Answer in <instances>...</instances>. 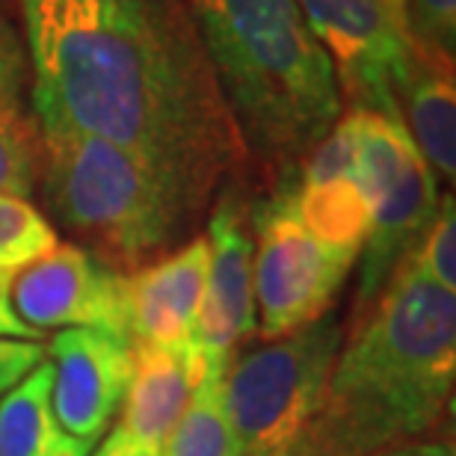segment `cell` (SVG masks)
Listing matches in <instances>:
<instances>
[{
  "instance_id": "1",
  "label": "cell",
  "mask_w": 456,
  "mask_h": 456,
  "mask_svg": "<svg viewBox=\"0 0 456 456\" xmlns=\"http://www.w3.org/2000/svg\"><path fill=\"white\" fill-rule=\"evenodd\" d=\"M36 122L98 136L211 205L249 158L187 0H18Z\"/></svg>"
},
{
  "instance_id": "2",
  "label": "cell",
  "mask_w": 456,
  "mask_h": 456,
  "mask_svg": "<svg viewBox=\"0 0 456 456\" xmlns=\"http://www.w3.org/2000/svg\"><path fill=\"white\" fill-rule=\"evenodd\" d=\"M456 377V290L400 264L344 330L321 406L281 456H373L421 442L448 415Z\"/></svg>"
},
{
  "instance_id": "3",
  "label": "cell",
  "mask_w": 456,
  "mask_h": 456,
  "mask_svg": "<svg viewBox=\"0 0 456 456\" xmlns=\"http://www.w3.org/2000/svg\"><path fill=\"white\" fill-rule=\"evenodd\" d=\"M252 163L297 169L341 116L335 66L297 0H187Z\"/></svg>"
},
{
  "instance_id": "4",
  "label": "cell",
  "mask_w": 456,
  "mask_h": 456,
  "mask_svg": "<svg viewBox=\"0 0 456 456\" xmlns=\"http://www.w3.org/2000/svg\"><path fill=\"white\" fill-rule=\"evenodd\" d=\"M42 140L39 187L48 214L75 246L122 276L196 237L211 208L184 181L122 145L57 127H42Z\"/></svg>"
},
{
  "instance_id": "5",
  "label": "cell",
  "mask_w": 456,
  "mask_h": 456,
  "mask_svg": "<svg viewBox=\"0 0 456 456\" xmlns=\"http://www.w3.org/2000/svg\"><path fill=\"white\" fill-rule=\"evenodd\" d=\"M344 344V321L326 314L305 330L234 355L223 373V406L240 456H281L321 406Z\"/></svg>"
},
{
  "instance_id": "6",
  "label": "cell",
  "mask_w": 456,
  "mask_h": 456,
  "mask_svg": "<svg viewBox=\"0 0 456 456\" xmlns=\"http://www.w3.org/2000/svg\"><path fill=\"white\" fill-rule=\"evenodd\" d=\"M359 113V181L370 205V232L344 330L370 312L395 270L424 237L442 199L439 178L403 122L362 107Z\"/></svg>"
},
{
  "instance_id": "7",
  "label": "cell",
  "mask_w": 456,
  "mask_h": 456,
  "mask_svg": "<svg viewBox=\"0 0 456 456\" xmlns=\"http://www.w3.org/2000/svg\"><path fill=\"white\" fill-rule=\"evenodd\" d=\"M252 290L261 341H276L332 314L353 261L321 246L294 211L290 187L249 208Z\"/></svg>"
},
{
  "instance_id": "8",
  "label": "cell",
  "mask_w": 456,
  "mask_h": 456,
  "mask_svg": "<svg viewBox=\"0 0 456 456\" xmlns=\"http://www.w3.org/2000/svg\"><path fill=\"white\" fill-rule=\"evenodd\" d=\"M297 6L353 107L400 118L397 93L415 57L403 0H297Z\"/></svg>"
},
{
  "instance_id": "9",
  "label": "cell",
  "mask_w": 456,
  "mask_h": 456,
  "mask_svg": "<svg viewBox=\"0 0 456 456\" xmlns=\"http://www.w3.org/2000/svg\"><path fill=\"white\" fill-rule=\"evenodd\" d=\"M6 299L30 330H102L127 338L125 276L75 243H57L9 281Z\"/></svg>"
},
{
  "instance_id": "10",
  "label": "cell",
  "mask_w": 456,
  "mask_h": 456,
  "mask_svg": "<svg viewBox=\"0 0 456 456\" xmlns=\"http://www.w3.org/2000/svg\"><path fill=\"white\" fill-rule=\"evenodd\" d=\"M208 281L193 332V353L205 370H225L240 346L258 335L252 290V223L240 196L225 190L208 220Z\"/></svg>"
},
{
  "instance_id": "11",
  "label": "cell",
  "mask_w": 456,
  "mask_h": 456,
  "mask_svg": "<svg viewBox=\"0 0 456 456\" xmlns=\"http://www.w3.org/2000/svg\"><path fill=\"white\" fill-rule=\"evenodd\" d=\"M45 355L53 368V415L71 439L93 451L118 418L131 386V341L102 330H60Z\"/></svg>"
},
{
  "instance_id": "12",
  "label": "cell",
  "mask_w": 456,
  "mask_h": 456,
  "mask_svg": "<svg viewBox=\"0 0 456 456\" xmlns=\"http://www.w3.org/2000/svg\"><path fill=\"white\" fill-rule=\"evenodd\" d=\"M208 237L196 234L175 252L125 276L131 346L184 350L193 341L208 281Z\"/></svg>"
},
{
  "instance_id": "13",
  "label": "cell",
  "mask_w": 456,
  "mask_h": 456,
  "mask_svg": "<svg viewBox=\"0 0 456 456\" xmlns=\"http://www.w3.org/2000/svg\"><path fill=\"white\" fill-rule=\"evenodd\" d=\"M131 386H127L113 430L125 433L127 439H134L142 448L160 453L172 427L178 424L181 412L190 403V395L208 370L202 359L193 353V346H184V350L131 346Z\"/></svg>"
},
{
  "instance_id": "14",
  "label": "cell",
  "mask_w": 456,
  "mask_h": 456,
  "mask_svg": "<svg viewBox=\"0 0 456 456\" xmlns=\"http://www.w3.org/2000/svg\"><path fill=\"white\" fill-rule=\"evenodd\" d=\"M400 122L433 175L453 181L456 172V89L453 60H439L415 51L412 69L397 93Z\"/></svg>"
},
{
  "instance_id": "15",
  "label": "cell",
  "mask_w": 456,
  "mask_h": 456,
  "mask_svg": "<svg viewBox=\"0 0 456 456\" xmlns=\"http://www.w3.org/2000/svg\"><path fill=\"white\" fill-rule=\"evenodd\" d=\"M290 199L299 223L317 243L353 264L359 261L370 232V205L359 175L299 178Z\"/></svg>"
},
{
  "instance_id": "16",
  "label": "cell",
  "mask_w": 456,
  "mask_h": 456,
  "mask_svg": "<svg viewBox=\"0 0 456 456\" xmlns=\"http://www.w3.org/2000/svg\"><path fill=\"white\" fill-rule=\"evenodd\" d=\"M53 368L45 359L0 397V456H89L51 409Z\"/></svg>"
},
{
  "instance_id": "17",
  "label": "cell",
  "mask_w": 456,
  "mask_h": 456,
  "mask_svg": "<svg viewBox=\"0 0 456 456\" xmlns=\"http://www.w3.org/2000/svg\"><path fill=\"white\" fill-rule=\"evenodd\" d=\"M223 373L208 370L193 388L160 456H240L223 406Z\"/></svg>"
},
{
  "instance_id": "18",
  "label": "cell",
  "mask_w": 456,
  "mask_h": 456,
  "mask_svg": "<svg viewBox=\"0 0 456 456\" xmlns=\"http://www.w3.org/2000/svg\"><path fill=\"white\" fill-rule=\"evenodd\" d=\"M42 127L18 102L0 104V196L30 199L42 175Z\"/></svg>"
},
{
  "instance_id": "19",
  "label": "cell",
  "mask_w": 456,
  "mask_h": 456,
  "mask_svg": "<svg viewBox=\"0 0 456 456\" xmlns=\"http://www.w3.org/2000/svg\"><path fill=\"white\" fill-rule=\"evenodd\" d=\"M57 228L30 199L0 196V294L27 264L57 246Z\"/></svg>"
},
{
  "instance_id": "20",
  "label": "cell",
  "mask_w": 456,
  "mask_h": 456,
  "mask_svg": "<svg viewBox=\"0 0 456 456\" xmlns=\"http://www.w3.org/2000/svg\"><path fill=\"white\" fill-rule=\"evenodd\" d=\"M403 264L444 290L456 288V208L451 193L439 199L433 223Z\"/></svg>"
},
{
  "instance_id": "21",
  "label": "cell",
  "mask_w": 456,
  "mask_h": 456,
  "mask_svg": "<svg viewBox=\"0 0 456 456\" xmlns=\"http://www.w3.org/2000/svg\"><path fill=\"white\" fill-rule=\"evenodd\" d=\"M412 48L439 60L456 53V0H403Z\"/></svg>"
},
{
  "instance_id": "22",
  "label": "cell",
  "mask_w": 456,
  "mask_h": 456,
  "mask_svg": "<svg viewBox=\"0 0 456 456\" xmlns=\"http://www.w3.org/2000/svg\"><path fill=\"white\" fill-rule=\"evenodd\" d=\"M27 71V51L18 33L0 15V104L18 102V89L24 84Z\"/></svg>"
},
{
  "instance_id": "23",
  "label": "cell",
  "mask_w": 456,
  "mask_h": 456,
  "mask_svg": "<svg viewBox=\"0 0 456 456\" xmlns=\"http://www.w3.org/2000/svg\"><path fill=\"white\" fill-rule=\"evenodd\" d=\"M45 359L48 355L39 341H0V397Z\"/></svg>"
},
{
  "instance_id": "24",
  "label": "cell",
  "mask_w": 456,
  "mask_h": 456,
  "mask_svg": "<svg viewBox=\"0 0 456 456\" xmlns=\"http://www.w3.org/2000/svg\"><path fill=\"white\" fill-rule=\"evenodd\" d=\"M89 456H160L158 451H149L142 444H136L134 439H127L125 433L118 430H107L95 451H89Z\"/></svg>"
},
{
  "instance_id": "25",
  "label": "cell",
  "mask_w": 456,
  "mask_h": 456,
  "mask_svg": "<svg viewBox=\"0 0 456 456\" xmlns=\"http://www.w3.org/2000/svg\"><path fill=\"white\" fill-rule=\"evenodd\" d=\"M39 332L30 330L21 317L12 312L6 294H0V341H36Z\"/></svg>"
},
{
  "instance_id": "26",
  "label": "cell",
  "mask_w": 456,
  "mask_h": 456,
  "mask_svg": "<svg viewBox=\"0 0 456 456\" xmlns=\"http://www.w3.org/2000/svg\"><path fill=\"white\" fill-rule=\"evenodd\" d=\"M373 456H453V448L451 442H403L377 451Z\"/></svg>"
}]
</instances>
